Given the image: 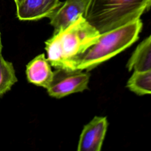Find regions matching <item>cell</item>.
Returning <instances> with one entry per match:
<instances>
[{
  "mask_svg": "<svg viewBox=\"0 0 151 151\" xmlns=\"http://www.w3.org/2000/svg\"><path fill=\"white\" fill-rule=\"evenodd\" d=\"M149 5L150 6H151V0H149Z\"/></svg>",
  "mask_w": 151,
  "mask_h": 151,
  "instance_id": "4fadbf2b",
  "label": "cell"
},
{
  "mask_svg": "<svg viewBox=\"0 0 151 151\" xmlns=\"http://www.w3.org/2000/svg\"><path fill=\"white\" fill-rule=\"evenodd\" d=\"M108 126L106 117L95 116L84 126L80 136L77 150L100 151Z\"/></svg>",
  "mask_w": 151,
  "mask_h": 151,
  "instance_id": "5b68a950",
  "label": "cell"
},
{
  "mask_svg": "<svg viewBox=\"0 0 151 151\" xmlns=\"http://www.w3.org/2000/svg\"><path fill=\"white\" fill-rule=\"evenodd\" d=\"M90 75L82 70L56 68L52 81L47 88L49 96L60 99L88 88Z\"/></svg>",
  "mask_w": 151,
  "mask_h": 151,
  "instance_id": "277c9868",
  "label": "cell"
},
{
  "mask_svg": "<svg viewBox=\"0 0 151 151\" xmlns=\"http://www.w3.org/2000/svg\"><path fill=\"white\" fill-rule=\"evenodd\" d=\"M87 0H65L48 18L54 28V33L66 28L83 15Z\"/></svg>",
  "mask_w": 151,
  "mask_h": 151,
  "instance_id": "8992f818",
  "label": "cell"
},
{
  "mask_svg": "<svg viewBox=\"0 0 151 151\" xmlns=\"http://www.w3.org/2000/svg\"><path fill=\"white\" fill-rule=\"evenodd\" d=\"M100 34L81 15L45 42L47 58L55 68L76 70L77 58L97 41Z\"/></svg>",
  "mask_w": 151,
  "mask_h": 151,
  "instance_id": "6da1fadb",
  "label": "cell"
},
{
  "mask_svg": "<svg viewBox=\"0 0 151 151\" xmlns=\"http://www.w3.org/2000/svg\"><path fill=\"white\" fill-rule=\"evenodd\" d=\"M127 87L137 95L151 94V69L134 71L127 83Z\"/></svg>",
  "mask_w": 151,
  "mask_h": 151,
  "instance_id": "30bf717a",
  "label": "cell"
},
{
  "mask_svg": "<svg viewBox=\"0 0 151 151\" xmlns=\"http://www.w3.org/2000/svg\"><path fill=\"white\" fill-rule=\"evenodd\" d=\"M51 66L44 54L36 56L26 67V75L28 82L47 89L53 77Z\"/></svg>",
  "mask_w": 151,
  "mask_h": 151,
  "instance_id": "ba28073f",
  "label": "cell"
},
{
  "mask_svg": "<svg viewBox=\"0 0 151 151\" xmlns=\"http://www.w3.org/2000/svg\"><path fill=\"white\" fill-rule=\"evenodd\" d=\"M17 81L12 63L6 61L0 52V97L9 91Z\"/></svg>",
  "mask_w": 151,
  "mask_h": 151,
  "instance_id": "8fae6325",
  "label": "cell"
},
{
  "mask_svg": "<svg viewBox=\"0 0 151 151\" xmlns=\"http://www.w3.org/2000/svg\"><path fill=\"white\" fill-rule=\"evenodd\" d=\"M17 1H18V0H14V1H15V2H17Z\"/></svg>",
  "mask_w": 151,
  "mask_h": 151,
  "instance_id": "5bb4252c",
  "label": "cell"
},
{
  "mask_svg": "<svg viewBox=\"0 0 151 151\" xmlns=\"http://www.w3.org/2000/svg\"><path fill=\"white\" fill-rule=\"evenodd\" d=\"M149 0H87L83 17L100 34L140 19Z\"/></svg>",
  "mask_w": 151,
  "mask_h": 151,
  "instance_id": "7a4b0ae2",
  "label": "cell"
},
{
  "mask_svg": "<svg viewBox=\"0 0 151 151\" xmlns=\"http://www.w3.org/2000/svg\"><path fill=\"white\" fill-rule=\"evenodd\" d=\"M140 19L100 34L97 41L76 60V69L89 71L129 47L139 38Z\"/></svg>",
  "mask_w": 151,
  "mask_h": 151,
  "instance_id": "3957f363",
  "label": "cell"
},
{
  "mask_svg": "<svg viewBox=\"0 0 151 151\" xmlns=\"http://www.w3.org/2000/svg\"><path fill=\"white\" fill-rule=\"evenodd\" d=\"M2 43H1V33H0V52L2 51Z\"/></svg>",
  "mask_w": 151,
  "mask_h": 151,
  "instance_id": "7c38bea8",
  "label": "cell"
},
{
  "mask_svg": "<svg viewBox=\"0 0 151 151\" xmlns=\"http://www.w3.org/2000/svg\"><path fill=\"white\" fill-rule=\"evenodd\" d=\"M126 67L133 72L151 69V34L137 45Z\"/></svg>",
  "mask_w": 151,
  "mask_h": 151,
  "instance_id": "9c48e42d",
  "label": "cell"
},
{
  "mask_svg": "<svg viewBox=\"0 0 151 151\" xmlns=\"http://www.w3.org/2000/svg\"><path fill=\"white\" fill-rule=\"evenodd\" d=\"M17 16L21 21H35L48 17L62 4L60 0H18Z\"/></svg>",
  "mask_w": 151,
  "mask_h": 151,
  "instance_id": "52a82bcc",
  "label": "cell"
}]
</instances>
